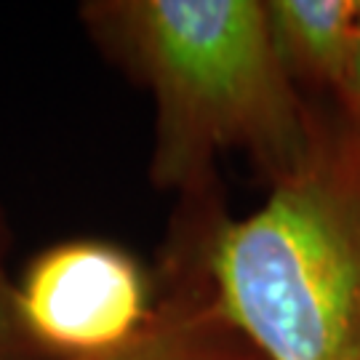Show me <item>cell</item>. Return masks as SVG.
<instances>
[{
    "mask_svg": "<svg viewBox=\"0 0 360 360\" xmlns=\"http://www.w3.org/2000/svg\"><path fill=\"white\" fill-rule=\"evenodd\" d=\"M91 40L155 102L150 179L179 198L217 187L243 153L275 187L304 166L318 102L285 72L264 0H91Z\"/></svg>",
    "mask_w": 360,
    "mask_h": 360,
    "instance_id": "cell-1",
    "label": "cell"
},
{
    "mask_svg": "<svg viewBox=\"0 0 360 360\" xmlns=\"http://www.w3.org/2000/svg\"><path fill=\"white\" fill-rule=\"evenodd\" d=\"M219 302L264 360H360V139L318 102L294 176L208 238Z\"/></svg>",
    "mask_w": 360,
    "mask_h": 360,
    "instance_id": "cell-2",
    "label": "cell"
},
{
    "mask_svg": "<svg viewBox=\"0 0 360 360\" xmlns=\"http://www.w3.org/2000/svg\"><path fill=\"white\" fill-rule=\"evenodd\" d=\"M16 299L43 355L70 360L129 342L153 312L155 283L120 245L65 240L30 262Z\"/></svg>",
    "mask_w": 360,
    "mask_h": 360,
    "instance_id": "cell-3",
    "label": "cell"
},
{
    "mask_svg": "<svg viewBox=\"0 0 360 360\" xmlns=\"http://www.w3.org/2000/svg\"><path fill=\"white\" fill-rule=\"evenodd\" d=\"M179 203L147 323L117 347L70 360H264L224 312L208 272V238L221 214L219 190Z\"/></svg>",
    "mask_w": 360,
    "mask_h": 360,
    "instance_id": "cell-4",
    "label": "cell"
},
{
    "mask_svg": "<svg viewBox=\"0 0 360 360\" xmlns=\"http://www.w3.org/2000/svg\"><path fill=\"white\" fill-rule=\"evenodd\" d=\"M275 51L299 91L331 104L347 91L358 49L360 0H264Z\"/></svg>",
    "mask_w": 360,
    "mask_h": 360,
    "instance_id": "cell-5",
    "label": "cell"
},
{
    "mask_svg": "<svg viewBox=\"0 0 360 360\" xmlns=\"http://www.w3.org/2000/svg\"><path fill=\"white\" fill-rule=\"evenodd\" d=\"M0 360H51L43 355V349L27 334L16 299V283L6 275L3 262H0Z\"/></svg>",
    "mask_w": 360,
    "mask_h": 360,
    "instance_id": "cell-6",
    "label": "cell"
},
{
    "mask_svg": "<svg viewBox=\"0 0 360 360\" xmlns=\"http://www.w3.org/2000/svg\"><path fill=\"white\" fill-rule=\"evenodd\" d=\"M339 115L345 117L352 134L360 139V22H358V49H355V65H352V75H349L347 91L342 94V99L334 104Z\"/></svg>",
    "mask_w": 360,
    "mask_h": 360,
    "instance_id": "cell-7",
    "label": "cell"
}]
</instances>
